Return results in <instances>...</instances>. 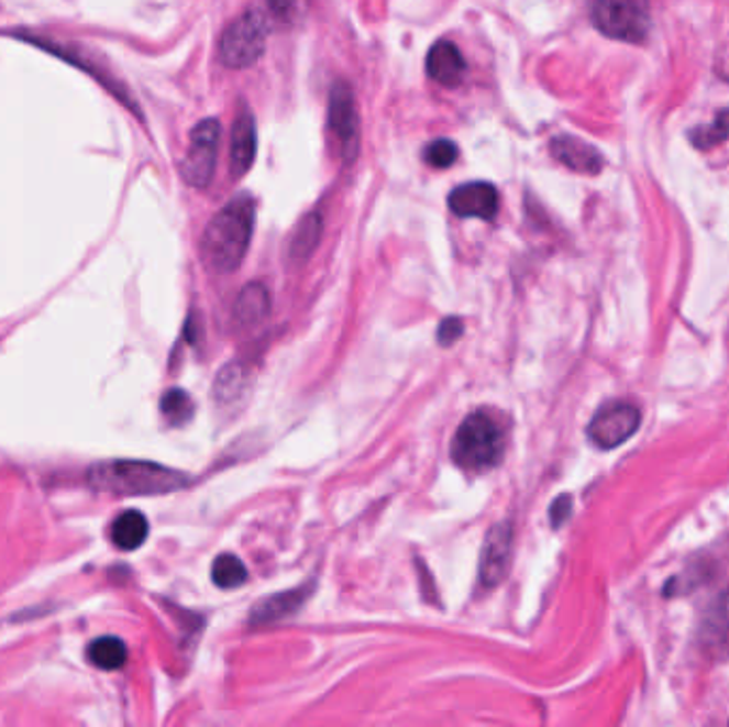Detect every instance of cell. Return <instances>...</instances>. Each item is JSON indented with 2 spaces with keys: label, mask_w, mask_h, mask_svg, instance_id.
<instances>
[{
  "label": "cell",
  "mask_w": 729,
  "mask_h": 727,
  "mask_svg": "<svg viewBox=\"0 0 729 727\" xmlns=\"http://www.w3.org/2000/svg\"><path fill=\"white\" fill-rule=\"evenodd\" d=\"M256 222V203L250 195H240L220 209L206 227L201 254L218 274L235 272L245 258Z\"/></svg>",
  "instance_id": "6da1fadb"
},
{
  "label": "cell",
  "mask_w": 729,
  "mask_h": 727,
  "mask_svg": "<svg viewBox=\"0 0 729 727\" xmlns=\"http://www.w3.org/2000/svg\"><path fill=\"white\" fill-rule=\"evenodd\" d=\"M90 485L120 495H161L190 483L181 472L150 461H107L90 470Z\"/></svg>",
  "instance_id": "7a4b0ae2"
},
{
  "label": "cell",
  "mask_w": 729,
  "mask_h": 727,
  "mask_svg": "<svg viewBox=\"0 0 729 727\" xmlns=\"http://www.w3.org/2000/svg\"><path fill=\"white\" fill-rule=\"evenodd\" d=\"M504 429L486 412L467 416L454 433L452 440V461L465 472H488L504 456Z\"/></svg>",
  "instance_id": "3957f363"
},
{
  "label": "cell",
  "mask_w": 729,
  "mask_h": 727,
  "mask_svg": "<svg viewBox=\"0 0 729 727\" xmlns=\"http://www.w3.org/2000/svg\"><path fill=\"white\" fill-rule=\"evenodd\" d=\"M595 29L601 35L642 43L651 29L649 0H587Z\"/></svg>",
  "instance_id": "277c9868"
},
{
  "label": "cell",
  "mask_w": 729,
  "mask_h": 727,
  "mask_svg": "<svg viewBox=\"0 0 729 727\" xmlns=\"http://www.w3.org/2000/svg\"><path fill=\"white\" fill-rule=\"evenodd\" d=\"M269 35L267 18L252 9L240 15L220 38V60L229 69H247L265 54Z\"/></svg>",
  "instance_id": "5b68a950"
},
{
  "label": "cell",
  "mask_w": 729,
  "mask_h": 727,
  "mask_svg": "<svg viewBox=\"0 0 729 727\" xmlns=\"http://www.w3.org/2000/svg\"><path fill=\"white\" fill-rule=\"evenodd\" d=\"M13 36H18L20 41H29L31 45H36V47L49 52L52 56H58V58H63L65 63H69L73 67L88 73L90 77H95L103 86L107 92H111L120 103L129 107L133 113H137L141 118L140 104L131 97V92L126 90V86L120 79H115L99 60H95L92 54H88L84 47H77V45L67 43V41H58L54 36L35 35V33H20L18 31V33H13Z\"/></svg>",
  "instance_id": "8992f818"
},
{
  "label": "cell",
  "mask_w": 729,
  "mask_h": 727,
  "mask_svg": "<svg viewBox=\"0 0 729 727\" xmlns=\"http://www.w3.org/2000/svg\"><path fill=\"white\" fill-rule=\"evenodd\" d=\"M220 122L216 118H208L199 122L192 133L186 150V156L179 165V174L184 181L197 190H206L216 172L218 161V145H220Z\"/></svg>",
  "instance_id": "52a82bcc"
},
{
  "label": "cell",
  "mask_w": 729,
  "mask_h": 727,
  "mask_svg": "<svg viewBox=\"0 0 729 727\" xmlns=\"http://www.w3.org/2000/svg\"><path fill=\"white\" fill-rule=\"evenodd\" d=\"M640 425H642V412L636 404L610 401L601 406L590 418L587 436L597 449L615 451L638 433Z\"/></svg>",
  "instance_id": "ba28073f"
},
{
  "label": "cell",
  "mask_w": 729,
  "mask_h": 727,
  "mask_svg": "<svg viewBox=\"0 0 729 727\" xmlns=\"http://www.w3.org/2000/svg\"><path fill=\"white\" fill-rule=\"evenodd\" d=\"M327 122H329V131L340 143L342 158L346 163H352L358 154L361 129H358V111L354 103V95L346 81H335L329 92Z\"/></svg>",
  "instance_id": "9c48e42d"
},
{
  "label": "cell",
  "mask_w": 729,
  "mask_h": 727,
  "mask_svg": "<svg viewBox=\"0 0 729 727\" xmlns=\"http://www.w3.org/2000/svg\"><path fill=\"white\" fill-rule=\"evenodd\" d=\"M449 208L459 218L495 220L499 211V192L488 181H470L456 186L449 197Z\"/></svg>",
  "instance_id": "30bf717a"
},
{
  "label": "cell",
  "mask_w": 729,
  "mask_h": 727,
  "mask_svg": "<svg viewBox=\"0 0 729 727\" xmlns=\"http://www.w3.org/2000/svg\"><path fill=\"white\" fill-rule=\"evenodd\" d=\"M512 554V527L499 522L486 533L483 557H481V581L485 587L499 585L510 568Z\"/></svg>",
  "instance_id": "8fae6325"
},
{
  "label": "cell",
  "mask_w": 729,
  "mask_h": 727,
  "mask_svg": "<svg viewBox=\"0 0 729 727\" xmlns=\"http://www.w3.org/2000/svg\"><path fill=\"white\" fill-rule=\"evenodd\" d=\"M699 645L710 658H729V587L704 615L699 627Z\"/></svg>",
  "instance_id": "7c38bea8"
},
{
  "label": "cell",
  "mask_w": 729,
  "mask_h": 727,
  "mask_svg": "<svg viewBox=\"0 0 729 727\" xmlns=\"http://www.w3.org/2000/svg\"><path fill=\"white\" fill-rule=\"evenodd\" d=\"M424 69H427V75L433 81H438L440 86L456 88L465 79L467 63H465L461 49L452 41L442 38L429 49Z\"/></svg>",
  "instance_id": "4fadbf2b"
},
{
  "label": "cell",
  "mask_w": 729,
  "mask_h": 727,
  "mask_svg": "<svg viewBox=\"0 0 729 727\" xmlns=\"http://www.w3.org/2000/svg\"><path fill=\"white\" fill-rule=\"evenodd\" d=\"M256 120L247 107H242L231 129V174L240 179L247 174L256 158Z\"/></svg>",
  "instance_id": "5bb4252c"
},
{
  "label": "cell",
  "mask_w": 729,
  "mask_h": 727,
  "mask_svg": "<svg viewBox=\"0 0 729 727\" xmlns=\"http://www.w3.org/2000/svg\"><path fill=\"white\" fill-rule=\"evenodd\" d=\"M551 154L576 174L597 175L604 169V156L599 150L583 139L559 135L551 141Z\"/></svg>",
  "instance_id": "9a60e30c"
},
{
  "label": "cell",
  "mask_w": 729,
  "mask_h": 727,
  "mask_svg": "<svg viewBox=\"0 0 729 727\" xmlns=\"http://www.w3.org/2000/svg\"><path fill=\"white\" fill-rule=\"evenodd\" d=\"M269 308H272L269 290L261 282H252L240 293V297L235 301L233 318L240 327H254L267 318Z\"/></svg>",
  "instance_id": "2e32d148"
},
{
  "label": "cell",
  "mask_w": 729,
  "mask_h": 727,
  "mask_svg": "<svg viewBox=\"0 0 729 727\" xmlns=\"http://www.w3.org/2000/svg\"><path fill=\"white\" fill-rule=\"evenodd\" d=\"M322 238V216L320 211H310L301 218V222L295 229V235L288 245V256L292 263L301 265L312 256L313 250Z\"/></svg>",
  "instance_id": "e0dca14e"
},
{
  "label": "cell",
  "mask_w": 729,
  "mask_h": 727,
  "mask_svg": "<svg viewBox=\"0 0 729 727\" xmlns=\"http://www.w3.org/2000/svg\"><path fill=\"white\" fill-rule=\"evenodd\" d=\"M147 519L140 510H126L111 525V540L122 551H135L147 538Z\"/></svg>",
  "instance_id": "ac0fdd59"
},
{
  "label": "cell",
  "mask_w": 729,
  "mask_h": 727,
  "mask_svg": "<svg viewBox=\"0 0 729 727\" xmlns=\"http://www.w3.org/2000/svg\"><path fill=\"white\" fill-rule=\"evenodd\" d=\"M306 597H308V591L306 590L274 595L267 602H263V604L256 606V610L252 613V624H274L278 619H284L286 615L295 613Z\"/></svg>",
  "instance_id": "d6986e66"
},
{
  "label": "cell",
  "mask_w": 729,
  "mask_h": 727,
  "mask_svg": "<svg viewBox=\"0 0 729 727\" xmlns=\"http://www.w3.org/2000/svg\"><path fill=\"white\" fill-rule=\"evenodd\" d=\"M126 658H129L126 645L120 638H113V636L99 638L88 647L90 663L101 668V670H118L126 663Z\"/></svg>",
  "instance_id": "ffe728a7"
},
{
  "label": "cell",
  "mask_w": 729,
  "mask_h": 727,
  "mask_svg": "<svg viewBox=\"0 0 729 727\" xmlns=\"http://www.w3.org/2000/svg\"><path fill=\"white\" fill-rule=\"evenodd\" d=\"M211 579L220 590H238L247 579V570L235 554H220L213 561Z\"/></svg>",
  "instance_id": "44dd1931"
},
{
  "label": "cell",
  "mask_w": 729,
  "mask_h": 727,
  "mask_svg": "<svg viewBox=\"0 0 729 727\" xmlns=\"http://www.w3.org/2000/svg\"><path fill=\"white\" fill-rule=\"evenodd\" d=\"M161 412L172 425H186L195 415V404L186 390L172 388L161 399Z\"/></svg>",
  "instance_id": "7402d4cb"
},
{
  "label": "cell",
  "mask_w": 729,
  "mask_h": 727,
  "mask_svg": "<svg viewBox=\"0 0 729 727\" xmlns=\"http://www.w3.org/2000/svg\"><path fill=\"white\" fill-rule=\"evenodd\" d=\"M729 137V109H724L717 120L708 126H699L692 131V141L695 147L699 150H708L713 145H719Z\"/></svg>",
  "instance_id": "603a6c76"
},
{
  "label": "cell",
  "mask_w": 729,
  "mask_h": 727,
  "mask_svg": "<svg viewBox=\"0 0 729 727\" xmlns=\"http://www.w3.org/2000/svg\"><path fill=\"white\" fill-rule=\"evenodd\" d=\"M456 156H459V147L451 139H435L422 152L424 163L431 165L433 169H449L456 163Z\"/></svg>",
  "instance_id": "cb8c5ba5"
},
{
  "label": "cell",
  "mask_w": 729,
  "mask_h": 727,
  "mask_svg": "<svg viewBox=\"0 0 729 727\" xmlns=\"http://www.w3.org/2000/svg\"><path fill=\"white\" fill-rule=\"evenodd\" d=\"M243 386H245V372L242 365H227L216 381V397L218 401H231L242 393Z\"/></svg>",
  "instance_id": "d4e9b609"
},
{
  "label": "cell",
  "mask_w": 729,
  "mask_h": 727,
  "mask_svg": "<svg viewBox=\"0 0 729 727\" xmlns=\"http://www.w3.org/2000/svg\"><path fill=\"white\" fill-rule=\"evenodd\" d=\"M308 2L310 0H267L272 13L286 24H295L306 13Z\"/></svg>",
  "instance_id": "484cf974"
},
{
  "label": "cell",
  "mask_w": 729,
  "mask_h": 727,
  "mask_svg": "<svg viewBox=\"0 0 729 727\" xmlns=\"http://www.w3.org/2000/svg\"><path fill=\"white\" fill-rule=\"evenodd\" d=\"M463 331H465L463 320L456 318V316H451V318L442 320V324H440V329H438V340H440L442 346H452L454 342L461 340Z\"/></svg>",
  "instance_id": "4316f807"
},
{
  "label": "cell",
  "mask_w": 729,
  "mask_h": 727,
  "mask_svg": "<svg viewBox=\"0 0 729 727\" xmlns=\"http://www.w3.org/2000/svg\"><path fill=\"white\" fill-rule=\"evenodd\" d=\"M572 515V497L570 495H561L556 497L551 506V522L553 527H561L565 520L570 519Z\"/></svg>",
  "instance_id": "83f0119b"
}]
</instances>
